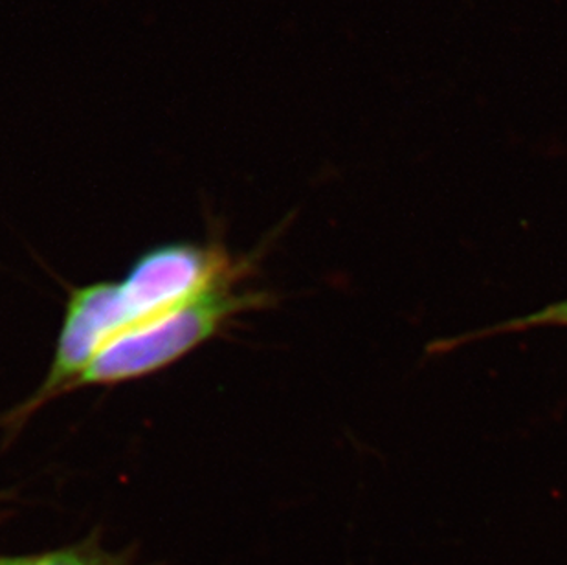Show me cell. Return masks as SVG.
<instances>
[{
    "label": "cell",
    "mask_w": 567,
    "mask_h": 565,
    "mask_svg": "<svg viewBox=\"0 0 567 565\" xmlns=\"http://www.w3.org/2000/svg\"><path fill=\"white\" fill-rule=\"evenodd\" d=\"M231 261L220 243H167L142 254L118 281L72 288L43 384L11 421L69 393L107 341L200 292Z\"/></svg>",
    "instance_id": "6da1fadb"
},
{
    "label": "cell",
    "mask_w": 567,
    "mask_h": 565,
    "mask_svg": "<svg viewBox=\"0 0 567 565\" xmlns=\"http://www.w3.org/2000/svg\"><path fill=\"white\" fill-rule=\"evenodd\" d=\"M248 276L250 263L234 259L200 292L120 332L97 351L69 391L109 388L158 373L217 337L237 316L261 309L268 296L248 287Z\"/></svg>",
    "instance_id": "7a4b0ae2"
},
{
    "label": "cell",
    "mask_w": 567,
    "mask_h": 565,
    "mask_svg": "<svg viewBox=\"0 0 567 565\" xmlns=\"http://www.w3.org/2000/svg\"><path fill=\"white\" fill-rule=\"evenodd\" d=\"M0 565H136L127 556L105 549L100 536L92 534L78 544L30 555H0Z\"/></svg>",
    "instance_id": "3957f363"
},
{
    "label": "cell",
    "mask_w": 567,
    "mask_h": 565,
    "mask_svg": "<svg viewBox=\"0 0 567 565\" xmlns=\"http://www.w3.org/2000/svg\"><path fill=\"white\" fill-rule=\"evenodd\" d=\"M538 327H567V299L558 301V304L547 305L542 310L530 312L527 316H519L514 320H505L496 326L477 329V331L465 332L460 337L443 338V340L434 341L430 346V352L452 351L455 347L465 346V343H474L483 338L496 337V335H505V332L530 331Z\"/></svg>",
    "instance_id": "277c9868"
}]
</instances>
